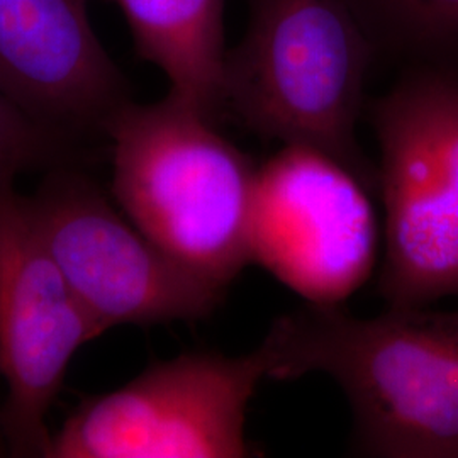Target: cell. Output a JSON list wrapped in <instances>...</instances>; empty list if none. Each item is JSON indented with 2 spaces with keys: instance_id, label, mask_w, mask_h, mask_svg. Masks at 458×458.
Listing matches in <instances>:
<instances>
[{
  "instance_id": "8992f818",
  "label": "cell",
  "mask_w": 458,
  "mask_h": 458,
  "mask_svg": "<svg viewBox=\"0 0 458 458\" xmlns=\"http://www.w3.org/2000/svg\"><path fill=\"white\" fill-rule=\"evenodd\" d=\"M28 200L51 257L104 333L196 321L221 304L226 289L165 255L79 166L49 168Z\"/></svg>"
},
{
  "instance_id": "5b68a950",
  "label": "cell",
  "mask_w": 458,
  "mask_h": 458,
  "mask_svg": "<svg viewBox=\"0 0 458 458\" xmlns=\"http://www.w3.org/2000/svg\"><path fill=\"white\" fill-rule=\"evenodd\" d=\"M262 344L155 361L113 393L90 395L53 435L49 458L251 457L246 410L268 377Z\"/></svg>"
},
{
  "instance_id": "7c38bea8",
  "label": "cell",
  "mask_w": 458,
  "mask_h": 458,
  "mask_svg": "<svg viewBox=\"0 0 458 458\" xmlns=\"http://www.w3.org/2000/svg\"><path fill=\"white\" fill-rule=\"evenodd\" d=\"M77 143L53 131L0 90V181H16L31 170L73 164Z\"/></svg>"
},
{
  "instance_id": "7a4b0ae2",
  "label": "cell",
  "mask_w": 458,
  "mask_h": 458,
  "mask_svg": "<svg viewBox=\"0 0 458 458\" xmlns=\"http://www.w3.org/2000/svg\"><path fill=\"white\" fill-rule=\"evenodd\" d=\"M213 119L168 94L123 104L106 126L113 196L172 260L228 289L250 257L257 168L216 131Z\"/></svg>"
},
{
  "instance_id": "277c9868",
  "label": "cell",
  "mask_w": 458,
  "mask_h": 458,
  "mask_svg": "<svg viewBox=\"0 0 458 458\" xmlns=\"http://www.w3.org/2000/svg\"><path fill=\"white\" fill-rule=\"evenodd\" d=\"M386 211L378 293L389 308L458 297V70L418 66L378 98Z\"/></svg>"
},
{
  "instance_id": "6da1fadb",
  "label": "cell",
  "mask_w": 458,
  "mask_h": 458,
  "mask_svg": "<svg viewBox=\"0 0 458 458\" xmlns=\"http://www.w3.org/2000/svg\"><path fill=\"white\" fill-rule=\"evenodd\" d=\"M262 346L270 378L323 372L342 387L361 455L458 458V311L359 319L310 304L276 319Z\"/></svg>"
},
{
  "instance_id": "ba28073f",
  "label": "cell",
  "mask_w": 458,
  "mask_h": 458,
  "mask_svg": "<svg viewBox=\"0 0 458 458\" xmlns=\"http://www.w3.org/2000/svg\"><path fill=\"white\" fill-rule=\"evenodd\" d=\"M104 331L83 308L34 223L28 197L0 181V378L7 455L49 458L47 425L68 365Z\"/></svg>"
},
{
  "instance_id": "8fae6325",
  "label": "cell",
  "mask_w": 458,
  "mask_h": 458,
  "mask_svg": "<svg viewBox=\"0 0 458 458\" xmlns=\"http://www.w3.org/2000/svg\"><path fill=\"white\" fill-rule=\"evenodd\" d=\"M352 2L372 39L382 38L421 65L458 70V0Z\"/></svg>"
},
{
  "instance_id": "52a82bcc",
  "label": "cell",
  "mask_w": 458,
  "mask_h": 458,
  "mask_svg": "<svg viewBox=\"0 0 458 458\" xmlns=\"http://www.w3.org/2000/svg\"><path fill=\"white\" fill-rule=\"evenodd\" d=\"M369 187L327 153L284 145L257 168L250 257L314 306H340L378 250Z\"/></svg>"
},
{
  "instance_id": "3957f363",
  "label": "cell",
  "mask_w": 458,
  "mask_h": 458,
  "mask_svg": "<svg viewBox=\"0 0 458 458\" xmlns=\"http://www.w3.org/2000/svg\"><path fill=\"white\" fill-rule=\"evenodd\" d=\"M245 38L226 53L223 113L284 145L314 148L370 192L377 168L357 143L374 39L352 0H248Z\"/></svg>"
},
{
  "instance_id": "30bf717a",
  "label": "cell",
  "mask_w": 458,
  "mask_h": 458,
  "mask_svg": "<svg viewBox=\"0 0 458 458\" xmlns=\"http://www.w3.org/2000/svg\"><path fill=\"white\" fill-rule=\"evenodd\" d=\"M138 55L158 66L174 98L216 119L223 113L226 0H114Z\"/></svg>"
},
{
  "instance_id": "9c48e42d",
  "label": "cell",
  "mask_w": 458,
  "mask_h": 458,
  "mask_svg": "<svg viewBox=\"0 0 458 458\" xmlns=\"http://www.w3.org/2000/svg\"><path fill=\"white\" fill-rule=\"evenodd\" d=\"M90 0H0V90L75 143L106 134L130 87L89 17Z\"/></svg>"
},
{
  "instance_id": "4fadbf2b",
  "label": "cell",
  "mask_w": 458,
  "mask_h": 458,
  "mask_svg": "<svg viewBox=\"0 0 458 458\" xmlns=\"http://www.w3.org/2000/svg\"><path fill=\"white\" fill-rule=\"evenodd\" d=\"M7 455V445L4 438V431H2V401H0V457Z\"/></svg>"
}]
</instances>
